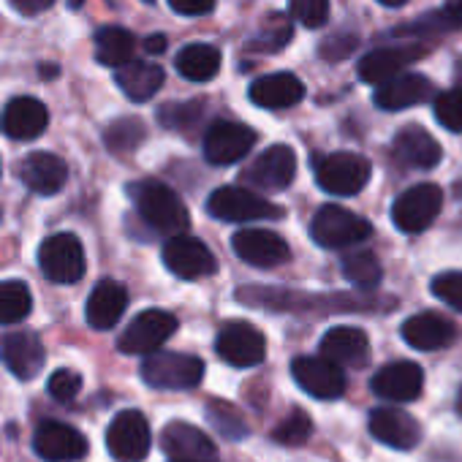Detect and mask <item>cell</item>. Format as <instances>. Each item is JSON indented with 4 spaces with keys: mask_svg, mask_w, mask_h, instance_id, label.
Instances as JSON below:
<instances>
[{
    "mask_svg": "<svg viewBox=\"0 0 462 462\" xmlns=\"http://www.w3.org/2000/svg\"><path fill=\"white\" fill-rule=\"evenodd\" d=\"M291 17L305 28H321L329 20V0H289Z\"/></svg>",
    "mask_w": 462,
    "mask_h": 462,
    "instance_id": "7bdbcfd3",
    "label": "cell"
},
{
    "mask_svg": "<svg viewBox=\"0 0 462 462\" xmlns=\"http://www.w3.org/2000/svg\"><path fill=\"white\" fill-rule=\"evenodd\" d=\"M152 432L142 411H120L106 430V448L117 462H142L150 454Z\"/></svg>",
    "mask_w": 462,
    "mask_h": 462,
    "instance_id": "9c48e42d",
    "label": "cell"
},
{
    "mask_svg": "<svg viewBox=\"0 0 462 462\" xmlns=\"http://www.w3.org/2000/svg\"><path fill=\"white\" fill-rule=\"evenodd\" d=\"M163 264L171 275L182 281H199L217 270L212 251L199 237H188V235L171 237L163 245Z\"/></svg>",
    "mask_w": 462,
    "mask_h": 462,
    "instance_id": "4fadbf2b",
    "label": "cell"
},
{
    "mask_svg": "<svg viewBox=\"0 0 462 462\" xmlns=\"http://www.w3.org/2000/svg\"><path fill=\"white\" fill-rule=\"evenodd\" d=\"M381 264L370 251H359L343 259V278L356 289H375L381 283Z\"/></svg>",
    "mask_w": 462,
    "mask_h": 462,
    "instance_id": "836d02e7",
    "label": "cell"
},
{
    "mask_svg": "<svg viewBox=\"0 0 462 462\" xmlns=\"http://www.w3.org/2000/svg\"><path fill=\"white\" fill-rule=\"evenodd\" d=\"M144 123L139 117H123V120H115L104 139H106V147L117 155H125V152H134L142 142H144Z\"/></svg>",
    "mask_w": 462,
    "mask_h": 462,
    "instance_id": "e575fe53",
    "label": "cell"
},
{
    "mask_svg": "<svg viewBox=\"0 0 462 462\" xmlns=\"http://www.w3.org/2000/svg\"><path fill=\"white\" fill-rule=\"evenodd\" d=\"M367 427L375 440H381L383 446L400 448V451H408V448L419 446V440H421L419 421L400 408H375L367 419Z\"/></svg>",
    "mask_w": 462,
    "mask_h": 462,
    "instance_id": "ffe728a7",
    "label": "cell"
},
{
    "mask_svg": "<svg viewBox=\"0 0 462 462\" xmlns=\"http://www.w3.org/2000/svg\"><path fill=\"white\" fill-rule=\"evenodd\" d=\"M142 378L152 389H193L204 378V362L193 354L155 351L144 359Z\"/></svg>",
    "mask_w": 462,
    "mask_h": 462,
    "instance_id": "3957f363",
    "label": "cell"
},
{
    "mask_svg": "<svg viewBox=\"0 0 462 462\" xmlns=\"http://www.w3.org/2000/svg\"><path fill=\"white\" fill-rule=\"evenodd\" d=\"M0 217H4V212H0Z\"/></svg>",
    "mask_w": 462,
    "mask_h": 462,
    "instance_id": "f5cc1de1",
    "label": "cell"
},
{
    "mask_svg": "<svg viewBox=\"0 0 462 462\" xmlns=\"http://www.w3.org/2000/svg\"><path fill=\"white\" fill-rule=\"evenodd\" d=\"M169 6L182 17H204L215 9V0H169Z\"/></svg>",
    "mask_w": 462,
    "mask_h": 462,
    "instance_id": "bcb514c9",
    "label": "cell"
},
{
    "mask_svg": "<svg viewBox=\"0 0 462 462\" xmlns=\"http://www.w3.org/2000/svg\"><path fill=\"white\" fill-rule=\"evenodd\" d=\"M39 264L42 273L60 286L79 283L85 278V248L77 235H52L39 248Z\"/></svg>",
    "mask_w": 462,
    "mask_h": 462,
    "instance_id": "5b68a950",
    "label": "cell"
},
{
    "mask_svg": "<svg viewBox=\"0 0 462 462\" xmlns=\"http://www.w3.org/2000/svg\"><path fill=\"white\" fill-rule=\"evenodd\" d=\"M33 310V297L28 283L4 281L0 283V324H17L28 319Z\"/></svg>",
    "mask_w": 462,
    "mask_h": 462,
    "instance_id": "d6a6232c",
    "label": "cell"
},
{
    "mask_svg": "<svg viewBox=\"0 0 462 462\" xmlns=\"http://www.w3.org/2000/svg\"><path fill=\"white\" fill-rule=\"evenodd\" d=\"M144 52H150V55H161V52H166V36H161V33L147 36V39H144Z\"/></svg>",
    "mask_w": 462,
    "mask_h": 462,
    "instance_id": "c3c4849f",
    "label": "cell"
},
{
    "mask_svg": "<svg viewBox=\"0 0 462 462\" xmlns=\"http://www.w3.org/2000/svg\"><path fill=\"white\" fill-rule=\"evenodd\" d=\"M435 98V88L421 74H400L375 90V104L386 112H400Z\"/></svg>",
    "mask_w": 462,
    "mask_h": 462,
    "instance_id": "603a6c76",
    "label": "cell"
},
{
    "mask_svg": "<svg viewBox=\"0 0 462 462\" xmlns=\"http://www.w3.org/2000/svg\"><path fill=\"white\" fill-rule=\"evenodd\" d=\"M20 177L23 182L39 193V196H52L58 193L66 180H69V166L60 155L55 152H31L23 166H20Z\"/></svg>",
    "mask_w": 462,
    "mask_h": 462,
    "instance_id": "cb8c5ba5",
    "label": "cell"
},
{
    "mask_svg": "<svg viewBox=\"0 0 462 462\" xmlns=\"http://www.w3.org/2000/svg\"><path fill=\"white\" fill-rule=\"evenodd\" d=\"M289 42H291V20L281 12H275L262 23L259 36L254 39L251 50H281Z\"/></svg>",
    "mask_w": 462,
    "mask_h": 462,
    "instance_id": "8d00e7d4",
    "label": "cell"
},
{
    "mask_svg": "<svg viewBox=\"0 0 462 462\" xmlns=\"http://www.w3.org/2000/svg\"><path fill=\"white\" fill-rule=\"evenodd\" d=\"M294 381L316 400H337L346 392V375L324 356H297L291 362Z\"/></svg>",
    "mask_w": 462,
    "mask_h": 462,
    "instance_id": "9a60e30c",
    "label": "cell"
},
{
    "mask_svg": "<svg viewBox=\"0 0 462 462\" xmlns=\"http://www.w3.org/2000/svg\"><path fill=\"white\" fill-rule=\"evenodd\" d=\"M443 207V190L432 182H421L400 193L392 207V220L402 235H419L430 228Z\"/></svg>",
    "mask_w": 462,
    "mask_h": 462,
    "instance_id": "8992f818",
    "label": "cell"
},
{
    "mask_svg": "<svg viewBox=\"0 0 462 462\" xmlns=\"http://www.w3.org/2000/svg\"><path fill=\"white\" fill-rule=\"evenodd\" d=\"M457 411L462 413V389H459V397H457Z\"/></svg>",
    "mask_w": 462,
    "mask_h": 462,
    "instance_id": "816d5d0a",
    "label": "cell"
},
{
    "mask_svg": "<svg viewBox=\"0 0 462 462\" xmlns=\"http://www.w3.org/2000/svg\"><path fill=\"white\" fill-rule=\"evenodd\" d=\"M367 335L356 327H335L321 337V356L332 365H359L367 356Z\"/></svg>",
    "mask_w": 462,
    "mask_h": 462,
    "instance_id": "f1b7e54d",
    "label": "cell"
},
{
    "mask_svg": "<svg viewBox=\"0 0 462 462\" xmlns=\"http://www.w3.org/2000/svg\"><path fill=\"white\" fill-rule=\"evenodd\" d=\"M161 448L174 462H209L215 457V443L199 427L185 421H171L161 432Z\"/></svg>",
    "mask_w": 462,
    "mask_h": 462,
    "instance_id": "7402d4cb",
    "label": "cell"
},
{
    "mask_svg": "<svg viewBox=\"0 0 462 462\" xmlns=\"http://www.w3.org/2000/svg\"><path fill=\"white\" fill-rule=\"evenodd\" d=\"M55 74H60V69H58V66H42V77H47V79H50V77H55Z\"/></svg>",
    "mask_w": 462,
    "mask_h": 462,
    "instance_id": "f907efd6",
    "label": "cell"
},
{
    "mask_svg": "<svg viewBox=\"0 0 462 462\" xmlns=\"http://www.w3.org/2000/svg\"><path fill=\"white\" fill-rule=\"evenodd\" d=\"M231 248L235 254L251 264V267H259V270H273L278 264H286L289 256H291V248L289 243L275 235L270 228H243L237 231L235 237H231Z\"/></svg>",
    "mask_w": 462,
    "mask_h": 462,
    "instance_id": "7c38bea8",
    "label": "cell"
},
{
    "mask_svg": "<svg viewBox=\"0 0 462 462\" xmlns=\"http://www.w3.org/2000/svg\"><path fill=\"white\" fill-rule=\"evenodd\" d=\"M381 6H389V9H400V6H405L408 0H378Z\"/></svg>",
    "mask_w": 462,
    "mask_h": 462,
    "instance_id": "681fc988",
    "label": "cell"
},
{
    "mask_svg": "<svg viewBox=\"0 0 462 462\" xmlns=\"http://www.w3.org/2000/svg\"><path fill=\"white\" fill-rule=\"evenodd\" d=\"M128 308V291L117 281H101L88 300V324L93 329H115Z\"/></svg>",
    "mask_w": 462,
    "mask_h": 462,
    "instance_id": "83f0119b",
    "label": "cell"
},
{
    "mask_svg": "<svg viewBox=\"0 0 462 462\" xmlns=\"http://www.w3.org/2000/svg\"><path fill=\"white\" fill-rule=\"evenodd\" d=\"M462 25V0H446L440 12H430L419 25L402 28V33H416V31H446V28H459Z\"/></svg>",
    "mask_w": 462,
    "mask_h": 462,
    "instance_id": "74e56055",
    "label": "cell"
},
{
    "mask_svg": "<svg viewBox=\"0 0 462 462\" xmlns=\"http://www.w3.org/2000/svg\"><path fill=\"white\" fill-rule=\"evenodd\" d=\"M256 144V131L243 123H212L204 134V158L215 166H231L243 161Z\"/></svg>",
    "mask_w": 462,
    "mask_h": 462,
    "instance_id": "8fae6325",
    "label": "cell"
},
{
    "mask_svg": "<svg viewBox=\"0 0 462 462\" xmlns=\"http://www.w3.org/2000/svg\"><path fill=\"white\" fill-rule=\"evenodd\" d=\"M392 152L400 163L411 166V169H432L440 163L443 150L440 144L419 125H405L394 142H392Z\"/></svg>",
    "mask_w": 462,
    "mask_h": 462,
    "instance_id": "d4e9b609",
    "label": "cell"
},
{
    "mask_svg": "<svg viewBox=\"0 0 462 462\" xmlns=\"http://www.w3.org/2000/svg\"><path fill=\"white\" fill-rule=\"evenodd\" d=\"M370 389L383 397V400H394V402H411L421 394L424 389V373L419 365L413 362H392L386 367H381L373 381Z\"/></svg>",
    "mask_w": 462,
    "mask_h": 462,
    "instance_id": "44dd1931",
    "label": "cell"
},
{
    "mask_svg": "<svg viewBox=\"0 0 462 462\" xmlns=\"http://www.w3.org/2000/svg\"><path fill=\"white\" fill-rule=\"evenodd\" d=\"M310 235H313L316 245H321L327 251H340V248L365 243L373 235V226L362 215H356L346 207L324 204L310 223Z\"/></svg>",
    "mask_w": 462,
    "mask_h": 462,
    "instance_id": "7a4b0ae2",
    "label": "cell"
},
{
    "mask_svg": "<svg viewBox=\"0 0 462 462\" xmlns=\"http://www.w3.org/2000/svg\"><path fill=\"white\" fill-rule=\"evenodd\" d=\"M435 117L448 131H462V88L446 90L435 98Z\"/></svg>",
    "mask_w": 462,
    "mask_h": 462,
    "instance_id": "ab89813d",
    "label": "cell"
},
{
    "mask_svg": "<svg viewBox=\"0 0 462 462\" xmlns=\"http://www.w3.org/2000/svg\"><path fill=\"white\" fill-rule=\"evenodd\" d=\"M421 55H427V47L419 44H402V47H381L367 52L359 60V79L367 85H386L389 79L400 77L405 66H411L413 60H419Z\"/></svg>",
    "mask_w": 462,
    "mask_h": 462,
    "instance_id": "2e32d148",
    "label": "cell"
},
{
    "mask_svg": "<svg viewBox=\"0 0 462 462\" xmlns=\"http://www.w3.org/2000/svg\"><path fill=\"white\" fill-rule=\"evenodd\" d=\"M457 327L438 313H419L402 324V340L416 351H438L454 343Z\"/></svg>",
    "mask_w": 462,
    "mask_h": 462,
    "instance_id": "484cf974",
    "label": "cell"
},
{
    "mask_svg": "<svg viewBox=\"0 0 462 462\" xmlns=\"http://www.w3.org/2000/svg\"><path fill=\"white\" fill-rule=\"evenodd\" d=\"M217 356L231 367H256L267 359V337L245 321H228L215 337Z\"/></svg>",
    "mask_w": 462,
    "mask_h": 462,
    "instance_id": "52a82bcc",
    "label": "cell"
},
{
    "mask_svg": "<svg viewBox=\"0 0 462 462\" xmlns=\"http://www.w3.org/2000/svg\"><path fill=\"white\" fill-rule=\"evenodd\" d=\"M9 4L20 12V14H25V17H36V14H42V12H47L55 0H9Z\"/></svg>",
    "mask_w": 462,
    "mask_h": 462,
    "instance_id": "7dc6e473",
    "label": "cell"
},
{
    "mask_svg": "<svg viewBox=\"0 0 462 462\" xmlns=\"http://www.w3.org/2000/svg\"><path fill=\"white\" fill-rule=\"evenodd\" d=\"M47 125H50V112L33 96H20L9 101L4 109V117H0V131L17 142L39 139L47 131Z\"/></svg>",
    "mask_w": 462,
    "mask_h": 462,
    "instance_id": "d6986e66",
    "label": "cell"
},
{
    "mask_svg": "<svg viewBox=\"0 0 462 462\" xmlns=\"http://www.w3.org/2000/svg\"><path fill=\"white\" fill-rule=\"evenodd\" d=\"M297 152L286 144H273L251 166H245L243 180L259 190H283L294 182Z\"/></svg>",
    "mask_w": 462,
    "mask_h": 462,
    "instance_id": "5bb4252c",
    "label": "cell"
},
{
    "mask_svg": "<svg viewBox=\"0 0 462 462\" xmlns=\"http://www.w3.org/2000/svg\"><path fill=\"white\" fill-rule=\"evenodd\" d=\"M33 448L47 462H71V459H82L88 454V438L69 424L44 421L36 430Z\"/></svg>",
    "mask_w": 462,
    "mask_h": 462,
    "instance_id": "ac0fdd59",
    "label": "cell"
},
{
    "mask_svg": "<svg viewBox=\"0 0 462 462\" xmlns=\"http://www.w3.org/2000/svg\"><path fill=\"white\" fill-rule=\"evenodd\" d=\"M370 180L367 158L356 152H329L316 158V182L332 196H354Z\"/></svg>",
    "mask_w": 462,
    "mask_h": 462,
    "instance_id": "277c9868",
    "label": "cell"
},
{
    "mask_svg": "<svg viewBox=\"0 0 462 462\" xmlns=\"http://www.w3.org/2000/svg\"><path fill=\"white\" fill-rule=\"evenodd\" d=\"M354 47H356V39L354 36H335L332 42H324L319 52H321L324 60H343Z\"/></svg>",
    "mask_w": 462,
    "mask_h": 462,
    "instance_id": "f6af8a7d",
    "label": "cell"
},
{
    "mask_svg": "<svg viewBox=\"0 0 462 462\" xmlns=\"http://www.w3.org/2000/svg\"><path fill=\"white\" fill-rule=\"evenodd\" d=\"M134 50H136V39L125 28L106 25L96 33V60L101 66L123 69L134 60Z\"/></svg>",
    "mask_w": 462,
    "mask_h": 462,
    "instance_id": "1f68e13d",
    "label": "cell"
},
{
    "mask_svg": "<svg viewBox=\"0 0 462 462\" xmlns=\"http://www.w3.org/2000/svg\"><path fill=\"white\" fill-rule=\"evenodd\" d=\"M201 109L204 104L199 101H188V104H169V106H161L158 117L166 128H180V131H188L190 125L199 123L201 117Z\"/></svg>",
    "mask_w": 462,
    "mask_h": 462,
    "instance_id": "60d3db41",
    "label": "cell"
},
{
    "mask_svg": "<svg viewBox=\"0 0 462 462\" xmlns=\"http://www.w3.org/2000/svg\"><path fill=\"white\" fill-rule=\"evenodd\" d=\"M174 332H177V319H174L171 313H166V310L152 308V310L139 313V316L128 324V329H123V335H120V340H117V348H120L123 354H144V356H150V354H155Z\"/></svg>",
    "mask_w": 462,
    "mask_h": 462,
    "instance_id": "30bf717a",
    "label": "cell"
},
{
    "mask_svg": "<svg viewBox=\"0 0 462 462\" xmlns=\"http://www.w3.org/2000/svg\"><path fill=\"white\" fill-rule=\"evenodd\" d=\"M207 419H209V424H212L220 435H226V438H231V440H240V438L248 435V424L243 421V416H240L235 408H231L228 402L212 400V402L207 405Z\"/></svg>",
    "mask_w": 462,
    "mask_h": 462,
    "instance_id": "d590c367",
    "label": "cell"
},
{
    "mask_svg": "<svg viewBox=\"0 0 462 462\" xmlns=\"http://www.w3.org/2000/svg\"><path fill=\"white\" fill-rule=\"evenodd\" d=\"M128 193L134 199V207L139 212V217L158 235L180 237L190 226V215L182 204V199L163 182L155 180H142L128 185Z\"/></svg>",
    "mask_w": 462,
    "mask_h": 462,
    "instance_id": "6da1fadb",
    "label": "cell"
},
{
    "mask_svg": "<svg viewBox=\"0 0 462 462\" xmlns=\"http://www.w3.org/2000/svg\"><path fill=\"white\" fill-rule=\"evenodd\" d=\"M220 52L212 44H188L174 58V69L188 82H209L220 71Z\"/></svg>",
    "mask_w": 462,
    "mask_h": 462,
    "instance_id": "4dcf8cb0",
    "label": "cell"
},
{
    "mask_svg": "<svg viewBox=\"0 0 462 462\" xmlns=\"http://www.w3.org/2000/svg\"><path fill=\"white\" fill-rule=\"evenodd\" d=\"M207 212L217 220H228V223H248V220H270L281 215V207L270 204L267 199L237 188V185H226L217 188L209 199H207Z\"/></svg>",
    "mask_w": 462,
    "mask_h": 462,
    "instance_id": "ba28073f",
    "label": "cell"
},
{
    "mask_svg": "<svg viewBox=\"0 0 462 462\" xmlns=\"http://www.w3.org/2000/svg\"><path fill=\"white\" fill-rule=\"evenodd\" d=\"M251 101L262 109H289L305 98V85L294 74H267L248 90Z\"/></svg>",
    "mask_w": 462,
    "mask_h": 462,
    "instance_id": "4316f807",
    "label": "cell"
},
{
    "mask_svg": "<svg viewBox=\"0 0 462 462\" xmlns=\"http://www.w3.org/2000/svg\"><path fill=\"white\" fill-rule=\"evenodd\" d=\"M0 359L9 367V373H14V378L20 381H31L42 373L44 362H47V351L39 335L33 332H12L0 343Z\"/></svg>",
    "mask_w": 462,
    "mask_h": 462,
    "instance_id": "e0dca14e",
    "label": "cell"
},
{
    "mask_svg": "<svg viewBox=\"0 0 462 462\" xmlns=\"http://www.w3.org/2000/svg\"><path fill=\"white\" fill-rule=\"evenodd\" d=\"M432 294L448 308L462 313V273H443L432 278Z\"/></svg>",
    "mask_w": 462,
    "mask_h": 462,
    "instance_id": "ee69618b",
    "label": "cell"
},
{
    "mask_svg": "<svg viewBox=\"0 0 462 462\" xmlns=\"http://www.w3.org/2000/svg\"><path fill=\"white\" fill-rule=\"evenodd\" d=\"M47 389H50L52 400H58V402H71V400H77V394L82 392V375H79L77 370H69V367L55 370V373L50 375Z\"/></svg>",
    "mask_w": 462,
    "mask_h": 462,
    "instance_id": "b9f144b4",
    "label": "cell"
},
{
    "mask_svg": "<svg viewBox=\"0 0 462 462\" xmlns=\"http://www.w3.org/2000/svg\"><path fill=\"white\" fill-rule=\"evenodd\" d=\"M310 435H313V421L302 411H294L291 416H286L273 432V438L283 446H302Z\"/></svg>",
    "mask_w": 462,
    "mask_h": 462,
    "instance_id": "f35d334b",
    "label": "cell"
},
{
    "mask_svg": "<svg viewBox=\"0 0 462 462\" xmlns=\"http://www.w3.org/2000/svg\"><path fill=\"white\" fill-rule=\"evenodd\" d=\"M115 79H117V88L131 101L144 104L163 88V69L147 60H131L128 66L117 69Z\"/></svg>",
    "mask_w": 462,
    "mask_h": 462,
    "instance_id": "f546056e",
    "label": "cell"
}]
</instances>
